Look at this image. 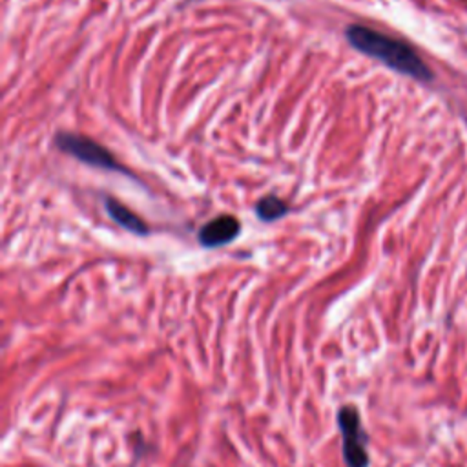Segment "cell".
Listing matches in <instances>:
<instances>
[{
    "mask_svg": "<svg viewBox=\"0 0 467 467\" xmlns=\"http://www.w3.org/2000/svg\"><path fill=\"white\" fill-rule=\"evenodd\" d=\"M345 36L352 47L379 60L387 67L407 75L420 82H429L432 71L416 53V49L401 38L385 35L374 27L352 24L345 29Z\"/></svg>",
    "mask_w": 467,
    "mask_h": 467,
    "instance_id": "1",
    "label": "cell"
},
{
    "mask_svg": "<svg viewBox=\"0 0 467 467\" xmlns=\"http://www.w3.org/2000/svg\"><path fill=\"white\" fill-rule=\"evenodd\" d=\"M337 429L341 434V449L343 460L347 467H367L368 452H367V432L361 427L359 412L354 405H343L337 410Z\"/></svg>",
    "mask_w": 467,
    "mask_h": 467,
    "instance_id": "2",
    "label": "cell"
},
{
    "mask_svg": "<svg viewBox=\"0 0 467 467\" xmlns=\"http://www.w3.org/2000/svg\"><path fill=\"white\" fill-rule=\"evenodd\" d=\"M55 144L67 155L78 159L84 164L102 168V170H111V171H122L130 175L128 170L119 164V161L111 155L108 148L99 144L97 140L89 137H82L77 133H67V131H58L55 135Z\"/></svg>",
    "mask_w": 467,
    "mask_h": 467,
    "instance_id": "3",
    "label": "cell"
},
{
    "mask_svg": "<svg viewBox=\"0 0 467 467\" xmlns=\"http://www.w3.org/2000/svg\"><path fill=\"white\" fill-rule=\"evenodd\" d=\"M241 232V223L234 215H219L212 221H208L204 226H201L197 237L199 243L206 248L221 246L230 241H234Z\"/></svg>",
    "mask_w": 467,
    "mask_h": 467,
    "instance_id": "4",
    "label": "cell"
},
{
    "mask_svg": "<svg viewBox=\"0 0 467 467\" xmlns=\"http://www.w3.org/2000/svg\"><path fill=\"white\" fill-rule=\"evenodd\" d=\"M104 208H106L108 215L117 224H120L122 228L137 234V235H146L148 234V224L137 213H133L130 208H126L122 202H119L117 199L106 197L104 199Z\"/></svg>",
    "mask_w": 467,
    "mask_h": 467,
    "instance_id": "5",
    "label": "cell"
},
{
    "mask_svg": "<svg viewBox=\"0 0 467 467\" xmlns=\"http://www.w3.org/2000/svg\"><path fill=\"white\" fill-rule=\"evenodd\" d=\"M255 213H257L259 219L270 223V221H275V219L286 215L288 213V204L283 199L275 197V195H266V197L257 201Z\"/></svg>",
    "mask_w": 467,
    "mask_h": 467,
    "instance_id": "6",
    "label": "cell"
}]
</instances>
